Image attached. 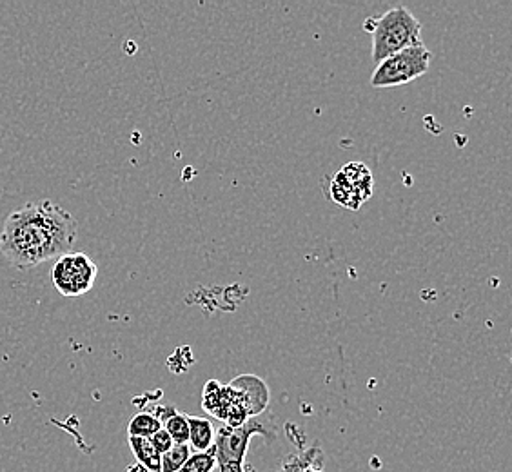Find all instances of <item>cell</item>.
<instances>
[{
  "instance_id": "8992f818",
  "label": "cell",
  "mask_w": 512,
  "mask_h": 472,
  "mask_svg": "<svg viewBox=\"0 0 512 472\" xmlns=\"http://www.w3.org/2000/svg\"><path fill=\"white\" fill-rule=\"evenodd\" d=\"M331 193L336 204L358 209L373 195V175L362 162L347 164L340 173H336Z\"/></svg>"
},
{
  "instance_id": "5bb4252c",
  "label": "cell",
  "mask_w": 512,
  "mask_h": 472,
  "mask_svg": "<svg viewBox=\"0 0 512 472\" xmlns=\"http://www.w3.org/2000/svg\"><path fill=\"white\" fill-rule=\"evenodd\" d=\"M191 456V449L188 443L184 445H173L168 453L162 454V469L160 472H178L182 469V465L188 462Z\"/></svg>"
},
{
  "instance_id": "ba28073f",
  "label": "cell",
  "mask_w": 512,
  "mask_h": 472,
  "mask_svg": "<svg viewBox=\"0 0 512 472\" xmlns=\"http://www.w3.org/2000/svg\"><path fill=\"white\" fill-rule=\"evenodd\" d=\"M155 416L175 445H184L189 442L188 414L178 413L175 407L168 405V407H160Z\"/></svg>"
},
{
  "instance_id": "7a4b0ae2",
  "label": "cell",
  "mask_w": 512,
  "mask_h": 472,
  "mask_svg": "<svg viewBox=\"0 0 512 472\" xmlns=\"http://www.w3.org/2000/svg\"><path fill=\"white\" fill-rule=\"evenodd\" d=\"M364 28L373 33V60L376 64L398 51L424 46L422 24L404 6L393 8L382 17L365 20Z\"/></svg>"
},
{
  "instance_id": "3957f363",
  "label": "cell",
  "mask_w": 512,
  "mask_h": 472,
  "mask_svg": "<svg viewBox=\"0 0 512 472\" xmlns=\"http://www.w3.org/2000/svg\"><path fill=\"white\" fill-rule=\"evenodd\" d=\"M433 53L425 46L398 51L382 60L371 77L373 88H396L424 77L431 68Z\"/></svg>"
},
{
  "instance_id": "e0dca14e",
  "label": "cell",
  "mask_w": 512,
  "mask_h": 472,
  "mask_svg": "<svg viewBox=\"0 0 512 472\" xmlns=\"http://www.w3.org/2000/svg\"><path fill=\"white\" fill-rule=\"evenodd\" d=\"M298 472H324V471H320V469H318V467H304V469H300V471Z\"/></svg>"
},
{
  "instance_id": "6da1fadb",
  "label": "cell",
  "mask_w": 512,
  "mask_h": 472,
  "mask_svg": "<svg viewBox=\"0 0 512 472\" xmlns=\"http://www.w3.org/2000/svg\"><path fill=\"white\" fill-rule=\"evenodd\" d=\"M79 224L51 200L30 202L6 218L0 233V253L11 266L28 271L69 253Z\"/></svg>"
},
{
  "instance_id": "5b68a950",
  "label": "cell",
  "mask_w": 512,
  "mask_h": 472,
  "mask_svg": "<svg viewBox=\"0 0 512 472\" xmlns=\"http://www.w3.org/2000/svg\"><path fill=\"white\" fill-rule=\"evenodd\" d=\"M99 275V267L86 253H66L51 267V282L62 296H82L89 293Z\"/></svg>"
},
{
  "instance_id": "9a60e30c",
  "label": "cell",
  "mask_w": 512,
  "mask_h": 472,
  "mask_svg": "<svg viewBox=\"0 0 512 472\" xmlns=\"http://www.w3.org/2000/svg\"><path fill=\"white\" fill-rule=\"evenodd\" d=\"M149 443L153 445V449H155L160 456L168 453L169 449L175 445L173 440H171V436H169L164 429H160L158 433L153 434V436L149 438Z\"/></svg>"
},
{
  "instance_id": "8fae6325",
  "label": "cell",
  "mask_w": 512,
  "mask_h": 472,
  "mask_svg": "<svg viewBox=\"0 0 512 472\" xmlns=\"http://www.w3.org/2000/svg\"><path fill=\"white\" fill-rule=\"evenodd\" d=\"M162 429V423L158 422L153 413H138L131 418L128 425V434L133 438H146L149 440L153 434Z\"/></svg>"
},
{
  "instance_id": "4fadbf2b",
  "label": "cell",
  "mask_w": 512,
  "mask_h": 472,
  "mask_svg": "<svg viewBox=\"0 0 512 472\" xmlns=\"http://www.w3.org/2000/svg\"><path fill=\"white\" fill-rule=\"evenodd\" d=\"M222 396H224V385L220 384L218 380L207 382L204 387V396H202L204 411L218 418L220 407H222Z\"/></svg>"
},
{
  "instance_id": "9c48e42d",
  "label": "cell",
  "mask_w": 512,
  "mask_h": 472,
  "mask_svg": "<svg viewBox=\"0 0 512 472\" xmlns=\"http://www.w3.org/2000/svg\"><path fill=\"white\" fill-rule=\"evenodd\" d=\"M189 449L195 453H204L215 445V436L217 431L213 427V422L209 418H200V416H189Z\"/></svg>"
},
{
  "instance_id": "30bf717a",
  "label": "cell",
  "mask_w": 512,
  "mask_h": 472,
  "mask_svg": "<svg viewBox=\"0 0 512 472\" xmlns=\"http://www.w3.org/2000/svg\"><path fill=\"white\" fill-rule=\"evenodd\" d=\"M128 442L131 451H133V456L137 458V463H140L149 472H160V469H162V456L153 449V445L149 443V440L129 436Z\"/></svg>"
},
{
  "instance_id": "7c38bea8",
  "label": "cell",
  "mask_w": 512,
  "mask_h": 472,
  "mask_svg": "<svg viewBox=\"0 0 512 472\" xmlns=\"http://www.w3.org/2000/svg\"><path fill=\"white\" fill-rule=\"evenodd\" d=\"M217 469V454L215 445L204 453H191L188 462L182 465L178 472H213Z\"/></svg>"
},
{
  "instance_id": "277c9868",
  "label": "cell",
  "mask_w": 512,
  "mask_h": 472,
  "mask_svg": "<svg viewBox=\"0 0 512 472\" xmlns=\"http://www.w3.org/2000/svg\"><path fill=\"white\" fill-rule=\"evenodd\" d=\"M253 434H271L269 425L255 416L249 418L240 427L222 425L215 436V454H217L218 472H247L244 469V458L247 454V443Z\"/></svg>"
},
{
  "instance_id": "52a82bcc",
  "label": "cell",
  "mask_w": 512,
  "mask_h": 472,
  "mask_svg": "<svg viewBox=\"0 0 512 472\" xmlns=\"http://www.w3.org/2000/svg\"><path fill=\"white\" fill-rule=\"evenodd\" d=\"M229 385L235 387L242 396L249 418L260 416L266 411L269 405V389L258 376L244 374V376H238L237 380H233Z\"/></svg>"
},
{
  "instance_id": "2e32d148",
  "label": "cell",
  "mask_w": 512,
  "mask_h": 472,
  "mask_svg": "<svg viewBox=\"0 0 512 472\" xmlns=\"http://www.w3.org/2000/svg\"><path fill=\"white\" fill-rule=\"evenodd\" d=\"M126 472H149L148 469H144L140 463H133V465H129L128 471Z\"/></svg>"
}]
</instances>
